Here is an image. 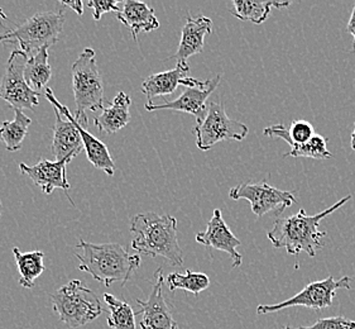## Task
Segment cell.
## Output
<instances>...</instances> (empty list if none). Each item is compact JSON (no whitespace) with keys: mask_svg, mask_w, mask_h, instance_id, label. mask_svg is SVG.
<instances>
[{"mask_svg":"<svg viewBox=\"0 0 355 329\" xmlns=\"http://www.w3.org/2000/svg\"><path fill=\"white\" fill-rule=\"evenodd\" d=\"M350 199L352 195H348L315 215H307L305 210L301 209L297 214L278 217L273 227L268 230L267 237L273 247L286 248L290 255L296 258H299L301 252H306L309 256L315 258L316 251L324 246L321 239L327 236V232H320V222L327 215L333 214L340 209Z\"/></svg>","mask_w":355,"mask_h":329,"instance_id":"cell-1","label":"cell"},{"mask_svg":"<svg viewBox=\"0 0 355 329\" xmlns=\"http://www.w3.org/2000/svg\"><path fill=\"white\" fill-rule=\"evenodd\" d=\"M132 248L150 258H164L170 265L182 267L184 252L178 244V219L170 214L153 212L141 213L132 218Z\"/></svg>","mask_w":355,"mask_h":329,"instance_id":"cell-2","label":"cell"},{"mask_svg":"<svg viewBox=\"0 0 355 329\" xmlns=\"http://www.w3.org/2000/svg\"><path fill=\"white\" fill-rule=\"evenodd\" d=\"M75 253L78 260V270L87 272L94 279L112 287L114 282L127 284L135 270L141 267L139 255H132L119 244H95L80 238Z\"/></svg>","mask_w":355,"mask_h":329,"instance_id":"cell-3","label":"cell"},{"mask_svg":"<svg viewBox=\"0 0 355 329\" xmlns=\"http://www.w3.org/2000/svg\"><path fill=\"white\" fill-rule=\"evenodd\" d=\"M72 92L75 96V119L84 128L89 124L86 112L104 109V85L96 64L95 51L85 49L71 66Z\"/></svg>","mask_w":355,"mask_h":329,"instance_id":"cell-4","label":"cell"},{"mask_svg":"<svg viewBox=\"0 0 355 329\" xmlns=\"http://www.w3.org/2000/svg\"><path fill=\"white\" fill-rule=\"evenodd\" d=\"M64 26V9L58 12H40L32 15L15 29L0 35V42L19 44L28 58L44 47L53 46L61 36Z\"/></svg>","mask_w":355,"mask_h":329,"instance_id":"cell-5","label":"cell"},{"mask_svg":"<svg viewBox=\"0 0 355 329\" xmlns=\"http://www.w3.org/2000/svg\"><path fill=\"white\" fill-rule=\"evenodd\" d=\"M52 308L61 322L70 328H80L104 313L98 295L80 280H71L51 295Z\"/></svg>","mask_w":355,"mask_h":329,"instance_id":"cell-6","label":"cell"},{"mask_svg":"<svg viewBox=\"0 0 355 329\" xmlns=\"http://www.w3.org/2000/svg\"><path fill=\"white\" fill-rule=\"evenodd\" d=\"M196 144L201 151H210L214 146L227 140L242 141L248 136L249 128L242 122L229 118L220 103L210 101L204 121L192 128Z\"/></svg>","mask_w":355,"mask_h":329,"instance_id":"cell-7","label":"cell"},{"mask_svg":"<svg viewBox=\"0 0 355 329\" xmlns=\"http://www.w3.org/2000/svg\"><path fill=\"white\" fill-rule=\"evenodd\" d=\"M352 279L344 276L339 280H335L333 275L327 276V279L313 281L304 287L300 293L296 294L287 301L278 304H262L257 308L258 314H270L279 310L292 307H306V308L321 310V309L333 307L335 293L339 289H350Z\"/></svg>","mask_w":355,"mask_h":329,"instance_id":"cell-8","label":"cell"},{"mask_svg":"<svg viewBox=\"0 0 355 329\" xmlns=\"http://www.w3.org/2000/svg\"><path fill=\"white\" fill-rule=\"evenodd\" d=\"M28 58L23 51H13L0 83V99L8 101L13 109H35L40 104V94L29 87L24 78Z\"/></svg>","mask_w":355,"mask_h":329,"instance_id":"cell-9","label":"cell"},{"mask_svg":"<svg viewBox=\"0 0 355 329\" xmlns=\"http://www.w3.org/2000/svg\"><path fill=\"white\" fill-rule=\"evenodd\" d=\"M229 198L233 201H248L252 212L257 217H263L272 210L278 212V215L282 214L286 208L292 207L296 203V196L293 193L276 189L264 181L257 184L243 183L234 186L229 192Z\"/></svg>","mask_w":355,"mask_h":329,"instance_id":"cell-10","label":"cell"},{"mask_svg":"<svg viewBox=\"0 0 355 329\" xmlns=\"http://www.w3.org/2000/svg\"><path fill=\"white\" fill-rule=\"evenodd\" d=\"M164 270L158 269L153 276V287L147 301L137 299L139 310L135 315H142L141 328L142 329H178V324L173 319L167 301L164 299Z\"/></svg>","mask_w":355,"mask_h":329,"instance_id":"cell-11","label":"cell"},{"mask_svg":"<svg viewBox=\"0 0 355 329\" xmlns=\"http://www.w3.org/2000/svg\"><path fill=\"white\" fill-rule=\"evenodd\" d=\"M189 70V65L178 64L172 70L148 76L142 84V93L147 96V104H153L152 101L157 96H167L175 93L178 85L199 89H205L209 85V80L204 81L190 78Z\"/></svg>","mask_w":355,"mask_h":329,"instance_id":"cell-12","label":"cell"},{"mask_svg":"<svg viewBox=\"0 0 355 329\" xmlns=\"http://www.w3.org/2000/svg\"><path fill=\"white\" fill-rule=\"evenodd\" d=\"M44 95H46V99L50 101L53 108L58 109L69 121H71L76 126V128H78L80 135H81V138H83V144H84L86 156H87L89 161L92 162L94 167H96L98 170L105 172L109 176H113L114 172H115V162H114L113 158H112L110 152L107 150V146L103 144L100 140H98L96 137H94L90 132H87L86 128H84L75 119L73 115H71V110L57 101L56 96L53 95V90L51 87H47L44 90Z\"/></svg>","mask_w":355,"mask_h":329,"instance_id":"cell-13","label":"cell"},{"mask_svg":"<svg viewBox=\"0 0 355 329\" xmlns=\"http://www.w3.org/2000/svg\"><path fill=\"white\" fill-rule=\"evenodd\" d=\"M71 162L70 160L64 161H50L46 158H41L38 164L35 166L19 164V170L21 175H27L38 187L42 189L46 195H51L55 189H62L69 196L70 183L67 181V164ZM69 201L72 199L69 196Z\"/></svg>","mask_w":355,"mask_h":329,"instance_id":"cell-14","label":"cell"},{"mask_svg":"<svg viewBox=\"0 0 355 329\" xmlns=\"http://www.w3.org/2000/svg\"><path fill=\"white\" fill-rule=\"evenodd\" d=\"M195 239L206 247H211L215 250L229 253V256L233 260L234 269L242 265V255L236 251L242 242L233 235V232L227 227V224L221 214L220 209L214 210L213 218L207 223L205 232L198 233Z\"/></svg>","mask_w":355,"mask_h":329,"instance_id":"cell-15","label":"cell"},{"mask_svg":"<svg viewBox=\"0 0 355 329\" xmlns=\"http://www.w3.org/2000/svg\"><path fill=\"white\" fill-rule=\"evenodd\" d=\"M221 76L218 75L216 78L209 80V85L205 89L199 87H187L186 92L181 94L176 101H166L164 104H147L146 109L148 112L156 110H173V112H182L193 115L198 122L204 121L207 113L206 109V101L213 94L214 90L218 87L220 83Z\"/></svg>","mask_w":355,"mask_h":329,"instance_id":"cell-16","label":"cell"},{"mask_svg":"<svg viewBox=\"0 0 355 329\" xmlns=\"http://www.w3.org/2000/svg\"><path fill=\"white\" fill-rule=\"evenodd\" d=\"M213 32V21L205 15H199L193 18L187 15L185 26L181 32V41L178 44V52L171 56L175 58L178 64H187V60L201 53L205 46L206 35Z\"/></svg>","mask_w":355,"mask_h":329,"instance_id":"cell-17","label":"cell"},{"mask_svg":"<svg viewBox=\"0 0 355 329\" xmlns=\"http://www.w3.org/2000/svg\"><path fill=\"white\" fill-rule=\"evenodd\" d=\"M56 122L53 126V141H52V153L56 158V161H64V160H73L78 156L81 151L84 150L83 138L78 132L76 126L64 119V115L56 109Z\"/></svg>","mask_w":355,"mask_h":329,"instance_id":"cell-18","label":"cell"},{"mask_svg":"<svg viewBox=\"0 0 355 329\" xmlns=\"http://www.w3.org/2000/svg\"><path fill=\"white\" fill-rule=\"evenodd\" d=\"M121 10L116 13L118 21L130 29L135 42L138 41L139 33H148L159 28V22L157 19L155 10L143 1L125 0L119 4Z\"/></svg>","mask_w":355,"mask_h":329,"instance_id":"cell-19","label":"cell"},{"mask_svg":"<svg viewBox=\"0 0 355 329\" xmlns=\"http://www.w3.org/2000/svg\"><path fill=\"white\" fill-rule=\"evenodd\" d=\"M132 101L128 94L119 92L110 106L101 110V115L94 119V124L105 135H114L124 128L130 122Z\"/></svg>","mask_w":355,"mask_h":329,"instance_id":"cell-20","label":"cell"},{"mask_svg":"<svg viewBox=\"0 0 355 329\" xmlns=\"http://www.w3.org/2000/svg\"><path fill=\"white\" fill-rule=\"evenodd\" d=\"M291 1H277V0H266V1H252V0H234L230 15L241 21H248L254 24H262L267 21L272 8H287Z\"/></svg>","mask_w":355,"mask_h":329,"instance_id":"cell-21","label":"cell"},{"mask_svg":"<svg viewBox=\"0 0 355 329\" xmlns=\"http://www.w3.org/2000/svg\"><path fill=\"white\" fill-rule=\"evenodd\" d=\"M13 253L18 271L21 273L19 284L26 289H32L35 287V281L46 271L43 265L44 253L42 251L21 252L18 247H13Z\"/></svg>","mask_w":355,"mask_h":329,"instance_id":"cell-22","label":"cell"},{"mask_svg":"<svg viewBox=\"0 0 355 329\" xmlns=\"http://www.w3.org/2000/svg\"><path fill=\"white\" fill-rule=\"evenodd\" d=\"M49 50H50L49 47H44L33 56H31L24 71V78L29 87L38 94L47 86L52 78V69L49 64V58H50Z\"/></svg>","mask_w":355,"mask_h":329,"instance_id":"cell-23","label":"cell"},{"mask_svg":"<svg viewBox=\"0 0 355 329\" xmlns=\"http://www.w3.org/2000/svg\"><path fill=\"white\" fill-rule=\"evenodd\" d=\"M15 110V119L6 121L0 124V141L6 144L9 152H17L21 149V144L28 133L32 119L23 113L21 109Z\"/></svg>","mask_w":355,"mask_h":329,"instance_id":"cell-24","label":"cell"},{"mask_svg":"<svg viewBox=\"0 0 355 329\" xmlns=\"http://www.w3.org/2000/svg\"><path fill=\"white\" fill-rule=\"evenodd\" d=\"M263 133H264V136L277 137V138L284 140L291 146V149L295 146L306 144L316 136L313 124L307 121H304V119L293 121L288 128H286L281 123L273 124L268 128H264Z\"/></svg>","mask_w":355,"mask_h":329,"instance_id":"cell-25","label":"cell"},{"mask_svg":"<svg viewBox=\"0 0 355 329\" xmlns=\"http://www.w3.org/2000/svg\"><path fill=\"white\" fill-rule=\"evenodd\" d=\"M104 301L109 307L107 326L112 329H137L135 313L128 303L116 299L112 294H104Z\"/></svg>","mask_w":355,"mask_h":329,"instance_id":"cell-26","label":"cell"},{"mask_svg":"<svg viewBox=\"0 0 355 329\" xmlns=\"http://www.w3.org/2000/svg\"><path fill=\"white\" fill-rule=\"evenodd\" d=\"M167 287L171 292L182 289L193 295H199L210 287V279L206 273L191 270H186L185 273L172 272L167 276Z\"/></svg>","mask_w":355,"mask_h":329,"instance_id":"cell-27","label":"cell"},{"mask_svg":"<svg viewBox=\"0 0 355 329\" xmlns=\"http://www.w3.org/2000/svg\"><path fill=\"white\" fill-rule=\"evenodd\" d=\"M329 138L316 135L309 142L292 147L290 152L284 155V158H310L315 160H327L333 158L330 151L327 150Z\"/></svg>","mask_w":355,"mask_h":329,"instance_id":"cell-28","label":"cell"},{"mask_svg":"<svg viewBox=\"0 0 355 329\" xmlns=\"http://www.w3.org/2000/svg\"><path fill=\"white\" fill-rule=\"evenodd\" d=\"M297 329H355V322L345 317L338 315L330 318H321L310 327H299Z\"/></svg>","mask_w":355,"mask_h":329,"instance_id":"cell-29","label":"cell"},{"mask_svg":"<svg viewBox=\"0 0 355 329\" xmlns=\"http://www.w3.org/2000/svg\"><path fill=\"white\" fill-rule=\"evenodd\" d=\"M121 0H112V1H107V0H89L87 1V7L93 9L94 19L98 22L101 15L109 13V12H115L118 13L121 10Z\"/></svg>","mask_w":355,"mask_h":329,"instance_id":"cell-30","label":"cell"},{"mask_svg":"<svg viewBox=\"0 0 355 329\" xmlns=\"http://www.w3.org/2000/svg\"><path fill=\"white\" fill-rule=\"evenodd\" d=\"M61 4L64 7L71 8L72 10H75L78 15H83L84 13V6H83L81 0H72V1L61 0Z\"/></svg>","mask_w":355,"mask_h":329,"instance_id":"cell-31","label":"cell"},{"mask_svg":"<svg viewBox=\"0 0 355 329\" xmlns=\"http://www.w3.org/2000/svg\"><path fill=\"white\" fill-rule=\"evenodd\" d=\"M347 32L350 33L353 38H354V41H353V51H355V4L352 15H350V19L348 22V26H347Z\"/></svg>","mask_w":355,"mask_h":329,"instance_id":"cell-32","label":"cell"},{"mask_svg":"<svg viewBox=\"0 0 355 329\" xmlns=\"http://www.w3.org/2000/svg\"><path fill=\"white\" fill-rule=\"evenodd\" d=\"M352 149L355 151V123H354V130L352 133Z\"/></svg>","mask_w":355,"mask_h":329,"instance_id":"cell-33","label":"cell"},{"mask_svg":"<svg viewBox=\"0 0 355 329\" xmlns=\"http://www.w3.org/2000/svg\"><path fill=\"white\" fill-rule=\"evenodd\" d=\"M0 19H3V21H7L8 17L6 15V13L3 12V9L0 8Z\"/></svg>","mask_w":355,"mask_h":329,"instance_id":"cell-34","label":"cell"},{"mask_svg":"<svg viewBox=\"0 0 355 329\" xmlns=\"http://www.w3.org/2000/svg\"><path fill=\"white\" fill-rule=\"evenodd\" d=\"M1 210H3V204H1V201H0V219H1Z\"/></svg>","mask_w":355,"mask_h":329,"instance_id":"cell-35","label":"cell"},{"mask_svg":"<svg viewBox=\"0 0 355 329\" xmlns=\"http://www.w3.org/2000/svg\"><path fill=\"white\" fill-rule=\"evenodd\" d=\"M284 329H292L291 327H288V326H287V327H284Z\"/></svg>","mask_w":355,"mask_h":329,"instance_id":"cell-36","label":"cell"}]
</instances>
